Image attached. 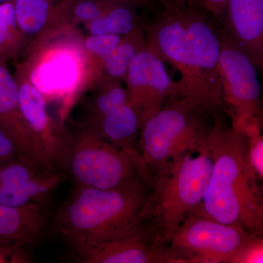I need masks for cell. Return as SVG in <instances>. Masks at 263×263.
Returning <instances> with one entry per match:
<instances>
[{
  "instance_id": "6da1fadb",
  "label": "cell",
  "mask_w": 263,
  "mask_h": 263,
  "mask_svg": "<svg viewBox=\"0 0 263 263\" xmlns=\"http://www.w3.org/2000/svg\"><path fill=\"white\" fill-rule=\"evenodd\" d=\"M214 119L207 141L213 168L200 205L219 222L262 235V190L251 162L249 137L224 126L218 116Z\"/></svg>"
},
{
  "instance_id": "7a4b0ae2",
  "label": "cell",
  "mask_w": 263,
  "mask_h": 263,
  "mask_svg": "<svg viewBox=\"0 0 263 263\" xmlns=\"http://www.w3.org/2000/svg\"><path fill=\"white\" fill-rule=\"evenodd\" d=\"M152 186L144 180L110 190L77 185L59 212L60 234L76 253L107 240L134 235L153 243L144 218Z\"/></svg>"
},
{
  "instance_id": "3957f363",
  "label": "cell",
  "mask_w": 263,
  "mask_h": 263,
  "mask_svg": "<svg viewBox=\"0 0 263 263\" xmlns=\"http://www.w3.org/2000/svg\"><path fill=\"white\" fill-rule=\"evenodd\" d=\"M212 168L206 142L197 152L175 157L154 176L144 218L155 247H168L186 216L202 203Z\"/></svg>"
},
{
  "instance_id": "277c9868",
  "label": "cell",
  "mask_w": 263,
  "mask_h": 263,
  "mask_svg": "<svg viewBox=\"0 0 263 263\" xmlns=\"http://www.w3.org/2000/svg\"><path fill=\"white\" fill-rule=\"evenodd\" d=\"M204 111L190 99L169 100L140 131L138 146L143 162L155 176L170 161L206 143L211 128Z\"/></svg>"
},
{
  "instance_id": "5b68a950",
  "label": "cell",
  "mask_w": 263,
  "mask_h": 263,
  "mask_svg": "<svg viewBox=\"0 0 263 263\" xmlns=\"http://www.w3.org/2000/svg\"><path fill=\"white\" fill-rule=\"evenodd\" d=\"M17 70L27 76L46 101H62V119L79 93L102 76L88 60L81 43L72 42L47 43Z\"/></svg>"
},
{
  "instance_id": "8992f818",
  "label": "cell",
  "mask_w": 263,
  "mask_h": 263,
  "mask_svg": "<svg viewBox=\"0 0 263 263\" xmlns=\"http://www.w3.org/2000/svg\"><path fill=\"white\" fill-rule=\"evenodd\" d=\"M67 167L80 186L110 190L137 180L153 184L143 160L83 129L72 136Z\"/></svg>"
},
{
  "instance_id": "52a82bcc",
  "label": "cell",
  "mask_w": 263,
  "mask_h": 263,
  "mask_svg": "<svg viewBox=\"0 0 263 263\" xmlns=\"http://www.w3.org/2000/svg\"><path fill=\"white\" fill-rule=\"evenodd\" d=\"M160 1L163 10L147 25V37L155 43L163 60L181 73L182 98L190 99L213 117L218 116L221 107L209 92L194 61L185 27L184 5L176 0Z\"/></svg>"
},
{
  "instance_id": "ba28073f",
  "label": "cell",
  "mask_w": 263,
  "mask_h": 263,
  "mask_svg": "<svg viewBox=\"0 0 263 263\" xmlns=\"http://www.w3.org/2000/svg\"><path fill=\"white\" fill-rule=\"evenodd\" d=\"M92 94L85 102L81 129L143 160L138 146L141 125L120 81L100 76Z\"/></svg>"
},
{
  "instance_id": "9c48e42d",
  "label": "cell",
  "mask_w": 263,
  "mask_h": 263,
  "mask_svg": "<svg viewBox=\"0 0 263 263\" xmlns=\"http://www.w3.org/2000/svg\"><path fill=\"white\" fill-rule=\"evenodd\" d=\"M254 237L212 219L200 205L186 216L167 247L177 263L230 262Z\"/></svg>"
},
{
  "instance_id": "30bf717a",
  "label": "cell",
  "mask_w": 263,
  "mask_h": 263,
  "mask_svg": "<svg viewBox=\"0 0 263 263\" xmlns=\"http://www.w3.org/2000/svg\"><path fill=\"white\" fill-rule=\"evenodd\" d=\"M163 58L152 40L133 59L124 82L127 100L139 119L141 128L164 104L182 98L179 82L170 78Z\"/></svg>"
},
{
  "instance_id": "8fae6325",
  "label": "cell",
  "mask_w": 263,
  "mask_h": 263,
  "mask_svg": "<svg viewBox=\"0 0 263 263\" xmlns=\"http://www.w3.org/2000/svg\"><path fill=\"white\" fill-rule=\"evenodd\" d=\"M257 67L226 34L220 38L218 70L223 102L232 109V121L262 119L261 84Z\"/></svg>"
},
{
  "instance_id": "7c38bea8",
  "label": "cell",
  "mask_w": 263,
  "mask_h": 263,
  "mask_svg": "<svg viewBox=\"0 0 263 263\" xmlns=\"http://www.w3.org/2000/svg\"><path fill=\"white\" fill-rule=\"evenodd\" d=\"M0 130L13 143L19 160L37 168L58 171L45 154L22 113L18 85L15 76L10 73L6 62L1 61Z\"/></svg>"
},
{
  "instance_id": "4fadbf2b",
  "label": "cell",
  "mask_w": 263,
  "mask_h": 263,
  "mask_svg": "<svg viewBox=\"0 0 263 263\" xmlns=\"http://www.w3.org/2000/svg\"><path fill=\"white\" fill-rule=\"evenodd\" d=\"M15 18L29 57L51 40L72 32L75 0H13Z\"/></svg>"
},
{
  "instance_id": "5bb4252c",
  "label": "cell",
  "mask_w": 263,
  "mask_h": 263,
  "mask_svg": "<svg viewBox=\"0 0 263 263\" xmlns=\"http://www.w3.org/2000/svg\"><path fill=\"white\" fill-rule=\"evenodd\" d=\"M15 78L22 113L45 154L57 169L67 167L72 137L67 134L60 123L52 119L46 98L27 76L17 70Z\"/></svg>"
},
{
  "instance_id": "9a60e30c",
  "label": "cell",
  "mask_w": 263,
  "mask_h": 263,
  "mask_svg": "<svg viewBox=\"0 0 263 263\" xmlns=\"http://www.w3.org/2000/svg\"><path fill=\"white\" fill-rule=\"evenodd\" d=\"M60 171H48L16 160L0 166V205L19 207L31 202L48 205L61 182Z\"/></svg>"
},
{
  "instance_id": "2e32d148",
  "label": "cell",
  "mask_w": 263,
  "mask_h": 263,
  "mask_svg": "<svg viewBox=\"0 0 263 263\" xmlns=\"http://www.w3.org/2000/svg\"><path fill=\"white\" fill-rule=\"evenodd\" d=\"M183 14L195 66L209 92L222 107L224 102L218 70L220 38L216 36L202 15L193 8L184 6Z\"/></svg>"
},
{
  "instance_id": "e0dca14e",
  "label": "cell",
  "mask_w": 263,
  "mask_h": 263,
  "mask_svg": "<svg viewBox=\"0 0 263 263\" xmlns=\"http://www.w3.org/2000/svg\"><path fill=\"white\" fill-rule=\"evenodd\" d=\"M76 254L85 263H177L168 247L157 248L137 235L107 240Z\"/></svg>"
},
{
  "instance_id": "ac0fdd59",
  "label": "cell",
  "mask_w": 263,
  "mask_h": 263,
  "mask_svg": "<svg viewBox=\"0 0 263 263\" xmlns=\"http://www.w3.org/2000/svg\"><path fill=\"white\" fill-rule=\"evenodd\" d=\"M226 34L257 69L263 66V0H228Z\"/></svg>"
},
{
  "instance_id": "d6986e66",
  "label": "cell",
  "mask_w": 263,
  "mask_h": 263,
  "mask_svg": "<svg viewBox=\"0 0 263 263\" xmlns=\"http://www.w3.org/2000/svg\"><path fill=\"white\" fill-rule=\"evenodd\" d=\"M48 221L47 205L36 202L19 207L0 205V245L27 247L42 235Z\"/></svg>"
},
{
  "instance_id": "ffe728a7",
  "label": "cell",
  "mask_w": 263,
  "mask_h": 263,
  "mask_svg": "<svg viewBox=\"0 0 263 263\" xmlns=\"http://www.w3.org/2000/svg\"><path fill=\"white\" fill-rule=\"evenodd\" d=\"M146 43V37L141 27L122 36L117 47L104 59L103 69L105 75L120 82L125 81L132 61Z\"/></svg>"
},
{
  "instance_id": "44dd1931",
  "label": "cell",
  "mask_w": 263,
  "mask_h": 263,
  "mask_svg": "<svg viewBox=\"0 0 263 263\" xmlns=\"http://www.w3.org/2000/svg\"><path fill=\"white\" fill-rule=\"evenodd\" d=\"M24 50V36L17 23L12 1L0 4V61L16 60Z\"/></svg>"
},
{
  "instance_id": "7402d4cb",
  "label": "cell",
  "mask_w": 263,
  "mask_h": 263,
  "mask_svg": "<svg viewBox=\"0 0 263 263\" xmlns=\"http://www.w3.org/2000/svg\"><path fill=\"white\" fill-rule=\"evenodd\" d=\"M136 7L114 2L103 15L108 34L124 36L140 27Z\"/></svg>"
},
{
  "instance_id": "603a6c76",
  "label": "cell",
  "mask_w": 263,
  "mask_h": 263,
  "mask_svg": "<svg viewBox=\"0 0 263 263\" xmlns=\"http://www.w3.org/2000/svg\"><path fill=\"white\" fill-rule=\"evenodd\" d=\"M122 37L113 34L90 35L81 43L88 60L99 72L103 71L104 59L117 47Z\"/></svg>"
},
{
  "instance_id": "cb8c5ba5",
  "label": "cell",
  "mask_w": 263,
  "mask_h": 263,
  "mask_svg": "<svg viewBox=\"0 0 263 263\" xmlns=\"http://www.w3.org/2000/svg\"><path fill=\"white\" fill-rule=\"evenodd\" d=\"M113 3L111 0H75L71 12L72 29L79 24H86L101 16Z\"/></svg>"
},
{
  "instance_id": "d4e9b609",
  "label": "cell",
  "mask_w": 263,
  "mask_h": 263,
  "mask_svg": "<svg viewBox=\"0 0 263 263\" xmlns=\"http://www.w3.org/2000/svg\"><path fill=\"white\" fill-rule=\"evenodd\" d=\"M262 235L254 237L250 241L239 251L232 259L231 263L262 262Z\"/></svg>"
},
{
  "instance_id": "484cf974",
  "label": "cell",
  "mask_w": 263,
  "mask_h": 263,
  "mask_svg": "<svg viewBox=\"0 0 263 263\" xmlns=\"http://www.w3.org/2000/svg\"><path fill=\"white\" fill-rule=\"evenodd\" d=\"M31 261L27 247L19 245H0V263H27Z\"/></svg>"
},
{
  "instance_id": "4316f807",
  "label": "cell",
  "mask_w": 263,
  "mask_h": 263,
  "mask_svg": "<svg viewBox=\"0 0 263 263\" xmlns=\"http://www.w3.org/2000/svg\"><path fill=\"white\" fill-rule=\"evenodd\" d=\"M19 160L18 154L12 142L0 130V166Z\"/></svg>"
},
{
  "instance_id": "83f0119b",
  "label": "cell",
  "mask_w": 263,
  "mask_h": 263,
  "mask_svg": "<svg viewBox=\"0 0 263 263\" xmlns=\"http://www.w3.org/2000/svg\"><path fill=\"white\" fill-rule=\"evenodd\" d=\"M202 4L208 11L214 16L219 18L226 9L228 0H201Z\"/></svg>"
},
{
  "instance_id": "f1b7e54d",
  "label": "cell",
  "mask_w": 263,
  "mask_h": 263,
  "mask_svg": "<svg viewBox=\"0 0 263 263\" xmlns=\"http://www.w3.org/2000/svg\"><path fill=\"white\" fill-rule=\"evenodd\" d=\"M111 1L125 3V4L133 5L136 8H141L149 5L152 0H111Z\"/></svg>"
},
{
  "instance_id": "f546056e",
  "label": "cell",
  "mask_w": 263,
  "mask_h": 263,
  "mask_svg": "<svg viewBox=\"0 0 263 263\" xmlns=\"http://www.w3.org/2000/svg\"><path fill=\"white\" fill-rule=\"evenodd\" d=\"M12 1V0H0V4L3 3H5V2Z\"/></svg>"
},
{
  "instance_id": "4dcf8cb0",
  "label": "cell",
  "mask_w": 263,
  "mask_h": 263,
  "mask_svg": "<svg viewBox=\"0 0 263 263\" xmlns=\"http://www.w3.org/2000/svg\"><path fill=\"white\" fill-rule=\"evenodd\" d=\"M195 0H188L189 3H190V4H193L194 2H195Z\"/></svg>"
}]
</instances>
